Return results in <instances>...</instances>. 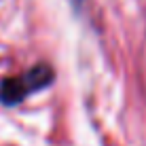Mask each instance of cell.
<instances>
[{"instance_id":"7a4b0ae2","label":"cell","mask_w":146,"mask_h":146,"mask_svg":"<svg viewBox=\"0 0 146 146\" xmlns=\"http://www.w3.org/2000/svg\"><path fill=\"white\" fill-rule=\"evenodd\" d=\"M51 78H53V72L47 64H38V66L30 68L26 72V76H23V80L28 85V91H36V89L47 87L51 83Z\"/></svg>"},{"instance_id":"6da1fadb","label":"cell","mask_w":146,"mask_h":146,"mask_svg":"<svg viewBox=\"0 0 146 146\" xmlns=\"http://www.w3.org/2000/svg\"><path fill=\"white\" fill-rule=\"evenodd\" d=\"M28 93L30 91H28V85H26V80H23V76L21 78H7L0 85V102L7 104V106L19 104Z\"/></svg>"},{"instance_id":"3957f363","label":"cell","mask_w":146,"mask_h":146,"mask_svg":"<svg viewBox=\"0 0 146 146\" xmlns=\"http://www.w3.org/2000/svg\"><path fill=\"white\" fill-rule=\"evenodd\" d=\"M83 2H85V0H72V4H74V9H80V7H83Z\"/></svg>"}]
</instances>
